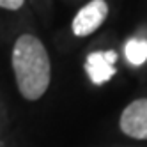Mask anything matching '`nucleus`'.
Masks as SVG:
<instances>
[{
  "label": "nucleus",
  "instance_id": "nucleus-1",
  "mask_svg": "<svg viewBox=\"0 0 147 147\" xmlns=\"http://www.w3.org/2000/svg\"><path fill=\"white\" fill-rule=\"evenodd\" d=\"M11 64L20 94L25 99L36 101L45 96L51 78V64L45 45L36 36L23 34L16 39Z\"/></svg>",
  "mask_w": 147,
  "mask_h": 147
},
{
  "label": "nucleus",
  "instance_id": "nucleus-2",
  "mask_svg": "<svg viewBox=\"0 0 147 147\" xmlns=\"http://www.w3.org/2000/svg\"><path fill=\"white\" fill-rule=\"evenodd\" d=\"M108 16V5L105 0H92L85 7H82L78 14L73 20V34L78 37H85L90 36L92 32L103 25V22Z\"/></svg>",
  "mask_w": 147,
  "mask_h": 147
},
{
  "label": "nucleus",
  "instance_id": "nucleus-3",
  "mask_svg": "<svg viewBox=\"0 0 147 147\" xmlns=\"http://www.w3.org/2000/svg\"><path fill=\"white\" fill-rule=\"evenodd\" d=\"M121 131L136 140H147V98L135 99L121 113Z\"/></svg>",
  "mask_w": 147,
  "mask_h": 147
},
{
  "label": "nucleus",
  "instance_id": "nucleus-4",
  "mask_svg": "<svg viewBox=\"0 0 147 147\" xmlns=\"http://www.w3.org/2000/svg\"><path fill=\"white\" fill-rule=\"evenodd\" d=\"M115 60L117 53L113 50L89 53L85 60V71L94 85H103L115 75Z\"/></svg>",
  "mask_w": 147,
  "mask_h": 147
},
{
  "label": "nucleus",
  "instance_id": "nucleus-5",
  "mask_svg": "<svg viewBox=\"0 0 147 147\" xmlns=\"http://www.w3.org/2000/svg\"><path fill=\"white\" fill-rule=\"evenodd\" d=\"M126 59L133 66H142L147 60V41L140 37H131L124 46Z\"/></svg>",
  "mask_w": 147,
  "mask_h": 147
},
{
  "label": "nucleus",
  "instance_id": "nucleus-6",
  "mask_svg": "<svg viewBox=\"0 0 147 147\" xmlns=\"http://www.w3.org/2000/svg\"><path fill=\"white\" fill-rule=\"evenodd\" d=\"M25 4V0H0V7L7 11H18Z\"/></svg>",
  "mask_w": 147,
  "mask_h": 147
}]
</instances>
